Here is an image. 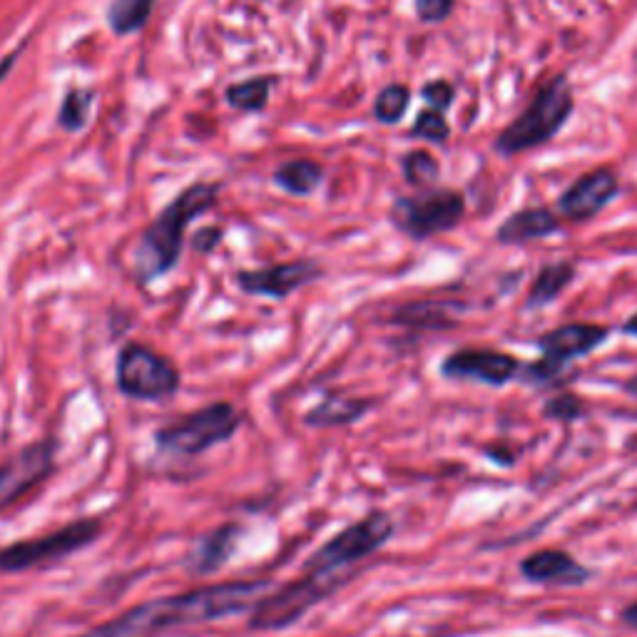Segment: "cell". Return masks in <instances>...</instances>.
Segmentation results:
<instances>
[{
    "mask_svg": "<svg viewBox=\"0 0 637 637\" xmlns=\"http://www.w3.org/2000/svg\"><path fill=\"white\" fill-rule=\"evenodd\" d=\"M543 414H545V419H555V421H563V424H568V421L580 419V416L585 414V404L578 399V396L560 394L545 404Z\"/></svg>",
    "mask_w": 637,
    "mask_h": 637,
    "instance_id": "obj_27",
    "label": "cell"
},
{
    "mask_svg": "<svg viewBox=\"0 0 637 637\" xmlns=\"http://www.w3.org/2000/svg\"><path fill=\"white\" fill-rule=\"evenodd\" d=\"M115 384L125 399L162 404L175 399L182 386V374L170 356L140 341H127L117 351Z\"/></svg>",
    "mask_w": 637,
    "mask_h": 637,
    "instance_id": "obj_5",
    "label": "cell"
},
{
    "mask_svg": "<svg viewBox=\"0 0 637 637\" xmlns=\"http://www.w3.org/2000/svg\"><path fill=\"white\" fill-rule=\"evenodd\" d=\"M242 526L239 523H222L214 531L202 535L200 543L192 548V553L187 555L185 570L190 575H214L217 570H222L224 563H229L234 553H237V545L242 540Z\"/></svg>",
    "mask_w": 637,
    "mask_h": 637,
    "instance_id": "obj_15",
    "label": "cell"
},
{
    "mask_svg": "<svg viewBox=\"0 0 637 637\" xmlns=\"http://www.w3.org/2000/svg\"><path fill=\"white\" fill-rule=\"evenodd\" d=\"M411 103V90L406 85H386L379 95H376V103H374V117L384 125H394L399 122L401 117L406 115Z\"/></svg>",
    "mask_w": 637,
    "mask_h": 637,
    "instance_id": "obj_24",
    "label": "cell"
},
{
    "mask_svg": "<svg viewBox=\"0 0 637 637\" xmlns=\"http://www.w3.org/2000/svg\"><path fill=\"white\" fill-rule=\"evenodd\" d=\"M573 112V93L563 75L548 80L535 93L531 105L496 137V150L501 155H518L545 145Z\"/></svg>",
    "mask_w": 637,
    "mask_h": 637,
    "instance_id": "obj_6",
    "label": "cell"
},
{
    "mask_svg": "<svg viewBox=\"0 0 637 637\" xmlns=\"http://www.w3.org/2000/svg\"><path fill=\"white\" fill-rule=\"evenodd\" d=\"M466 214V200L456 190H428L414 197H399L391 205L389 219L411 239H428L448 232Z\"/></svg>",
    "mask_w": 637,
    "mask_h": 637,
    "instance_id": "obj_9",
    "label": "cell"
},
{
    "mask_svg": "<svg viewBox=\"0 0 637 637\" xmlns=\"http://www.w3.org/2000/svg\"><path fill=\"white\" fill-rule=\"evenodd\" d=\"M618 177L610 170H593L563 192L558 210L570 219H590L610 205L618 195Z\"/></svg>",
    "mask_w": 637,
    "mask_h": 637,
    "instance_id": "obj_13",
    "label": "cell"
},
{
    "mask_svg": "<svg viewBox=\"0 0 637 637\" xmlns=\"http://www.w3.org/2000/svg\"><path fill=\"white\" fill-rule=\"evenodd\" d=\"M244 416L232 401H212L195 414H185L155 431V446L170 456H202L237 436Z\"/></svg>",
    "mask_w": 637,
    "mask_h": 637,
    "instance_id": "obj_4",
    "label": "cell"
},
{
    "mask_svg": "<svg viewBox=\"0 0 637 637\" xmlns=\"http://www.w3.org/2000/svg\"><path fill=\"white\" fill-rule=\"evenodd\" d=\"M324 277V267L317 259H292V262L269 264L262 269H242L234 274V282L249 297H264L282 302L299 289L319 282Z\"/></svg>",
    "mask_w": 637,
    "mask_h": 637,
    "instance_id": "obj_11",
    "label": "cell"
},
{
    "mask_svg": "<svg viewBox=\"0 0 637 637\" xmlns=\"http://www.w3.org/2000/svg\"><path fill=\"white\" fill-rule=\"evenodd\" d=\"M521 575L538 585H580L590 578V570L565 550L545 548L523 560Z\"/></svg>",
    "mask_w": 637,
    "mask_h": 637,
    "instance_id": "obj_14",
    "label": "cell"
},
{
    "mask_svg": "<svg viewBox=\"0 0 637 637\" xmlns=\"http://www.w3.org/2000/svg\"><path fill=\"white\" fill-rule=\"evenodd\" d=\"M374 406V399L366 396H346V394H326L314 409L304 414V424L309 428H339L351 426L364 419Z\"/></svg>",
    "mask_w": 637,
    "mask_h": 637,
    "instance_id": "obj_17",
    "label": "cell"
},
{
    "mask_svg": "<svg viewBox=\"0 0 637 637\" xmlns=\"http://www.w3.org/2000/svg\"><path fill=\"white\" fill-rule=\"evenodd\" d=\"M272 580H227L177 595H162L75 637H167L177 630L249 613Z\"/></svg>",
    "mask_w": 637,
    "mask_h": 637,
    "instance_id": "obj_1",
    "label": "cell"
},
{
    "mask_svg": "<svg viewBox=\"0 0 637 637\" xmlns=\"http://www.w3.org/2000/svg\"><path fill=\"white\" fill-rule=\"evenodd\" d=\"M18 53H20V50H15L13 55H5L3 63H0V80H3V78H5V73H8V70L13 68V65H15V58H18Z\"/></svg>",
    "mask_w": 637,
    "mask_h": 637,
    "instance_id": "obj_33",
    "label": "cell"
},
{
    "mask_svg": "<svg viewBox=\"0 0 637 637\" xmlns=\"http://www.w3.org/2000/svg\"><path fill=\"white\" fill-rule=\"evenodd\" d=\"M58 448V438L45 436L0 463V513L18 506L25 496L53 476L58 468Z\"/></svg>",
    "mask_w": 637,
    "mask_h": 637,
    "instance_id": "obj_10",
    "label": "cell"
},
{
    "mask_svg": "<svg viewBox=\"0 0 637 637\" xmlns=\"http://www.w3.org/2000/svg\"><path fill=\"white\" fill-rule=\"evenodd\" d=\"M518 369L521 366L511 354L483 349H461L446 356L441 364V374L446 379H471L478 384L493 386V389L516 379Z\"/></svg>",
    "mask_w": 637,
    "mask_h": 637,
    "instance_id": "obj_12",
    "label": "cell"
},
{
    "mask_svg": "<svg viewBox=\"0 0 637 637\" xmlns=\"http://www.w3.org/2000/svg\"><path fill=\"white\" fill-rule=\"evenodd\" d=\"M414 132L416 137H424V140L428 142H446V137L451 135V127H448V122L443 120L441 110H424L419 112V117H416L414 122Z\"/></svg>",
    "mask_w": 637,
    "mask_h": 637,
    "instance_id": "obj_26",
    "label": "cell"
},
{
    "mask_svg": "<svg viewBox=\"0 0 637 637\" xmlns=\"http://www.w3.org/2000/svg\"><path fill=\"white\" fill-rule=\"evenodd\" d=\"M453 0H416V15L424 23H441L451 15Z\"/></svg>",
    "mask_w": 637,
    "mask_h": 637,
    "instance_id": "obj_30",
    "label": "cell"
},
{
    "mask_svg": "<svg viewBox=\"0 0 637 637\" xmlns=\"http://www.w3.org/2000/svg\"><path fill=\"white\" fill-rule=\"evenodd\" d=\"M560 222L553 212L545 207H531V210H521L506 219L498 227L496 239L501 244H526L533 239H543L548 234L558 232Z\"/></svg>",
    "mask_w": 637,
    "mask_h": 637,
    "instance_id": "obj_18",
    "label": "cell"
},
{
    "mask_svg": "<svg viewBox=\"0 0 637 637\" xmlns=\"http://www.w3.org/2000/svg\"><path fill=\"white\" fill-rule=\"evenodd\" d=\"M573 279H575V267L570 262L545 264V267L538 272V277L533 279L531 292H528V299H526V307L543 309L545 304L558 299Z\"/></svg>",
    "mask_w": 637,
    "mask_h": 637,
    "instance_id": "obj_20",
    "label": "cell"
},
{
    "mask_svg": "<svg viewBox=\"0 0 637 637\" xmlns=\"http://www.w3.org/2000/svg\"><path fill=\"white\" fill-rule=\"evenodd\" d=\"M324 182V167L319 162L299 157V160H289L274 170V185L282 187L284 192L294 197H309L319 190Z\"/></svg>",
    "mask_w": 637,
    "mask_h": 637,
    "instance_id": "obj_19",
    "label": "cell"
},
{
    "mask_svg": "<svg viewBox=\"0 0 637 637\" xmlns=\"http://www.w3.org/2000/svg\"><path fill=\"white\" fill-rule=\"evenodd\" d=\"M95 105L93 88H70L63 95V103L58 110V127L65 132H83L90 122V112Z\"/></svg>",
    "mask_w": 637,
    "mask_h": 637,
    "instance_id": "obj_23",
    "label": "cell"
},
{
    "mask_svg": "<svg viewBox=\"0 0 637 637\" xmlns=\"http://www.w3.org/2000/svg\"><path fill=\"white\" fill-rule=\"evenodd\" d=\"M421 95H424V100L433 110H446V107L453 103L456 88H453L451 83H446V80H433V83L424 85Z\"/></svg>",
    "mask_w": 637,
    "mask_h": 637,
    "instance_id": "obj_28",
    "label": "cell"
},
{
    "mask_svg": "<svg viewBox=\"0 0 637 637\" xmlns=\"http://www.w3.org/2000/svg\"><path fill=\"white\" fill-rule=\"evenodd\" d=\"M401 170H404V177L409 185L414 187H428L438 180V167L436 157L426 150H411L409 155H404L401 160Z\"/></svg>",
    "mask_w": 637,
    "mask_h": 637,
    "instance_id": "obj_25",
    "label": "cell"
},
{
    "mask_svg": "<svg viewBox=\"0 0 637 637\" xmlns=\"http://www.w3.org/2000/svg\"><path fill=\"white\" fill-rule=\"evenodd\" d=\"M155 10V0H112L107 5V25L115 35L140 33Z\"/></svg>",
    "mask_w": 637,
    "mask_h": 637,
    "instance_id": "obj_21",
    "label": "cell"
},
{
    "mask_svg": "<svg viewBox=\"0 0 637 637\" xmlns=\"http://www.w3.org/2000/svg\"><path fill=\"white\" fill-rule=\"evenodd\" d=\"M394 518L386 511H371L351 526L341 528L307 558L304 570L317 573H359V563L394 538Z\"/></svg>",
    "mask_w": 637,
    "mask_h": 637,
    "instance_id": "obj_8",
    "label": "cell"
},
{
    "mask_svg": "<svg viewBox=\"0 0 637 637\" xmlns=\"http://www.w3.org/2000/svg\"><path fill=\"white\" fill-rule=\"evenodd\" d=\"M103 531V518L85 516L65 523L53 533L15 540L0 548V573H28V570L48 568L93 545Z\"/></svg>",
    "mask_w": 637,
    "mask_h": 637,
    "instance_id": "obj_7",
    "label": "cell"
},
{
    "mask_svg": "<svg viewBox=\"0 0 637 637\" xmlns=\"http://www.w3.org/2000/svg\"><path fill=\"white\" fill-rule=\"evenodd\" d=\"M222 237H224L222 227H205L200 229V232L192 234V249L200 254H210L217 249V244L222 242Z\"/></svg>",
    "mask_w": 637,
    "mask_h": 637,
    "instance_id": "obj_31",
    "label": "cell"
},
{
    "mask_svg": "<svg viewBox=\"0 0 637 637\" xmlns=\"http://www.w3.org/2000/svg\"><path fill=\"white\" fill-rule=\"evenodd\" d=\"M565 371V364L563 361L553 359V356H545L540 361H533V364H528L526 369V379L528 381H550V379H558L560 374Z\"/></svg>",
    "mask_w": 637,
    "mask_h": 637,
    "instance_id": "obj_29",
    "label": "cell"
},
{
    "mask_svg": "<svg viewBox=\"0 0 637 637\" xmlns=\"http://www.w3.org/2000/svg\"><path fill=\"white\" fill-rule=\"evenodd\" d=\"M620 618H623L625 625H630V628L637 630V603H630L628 608L623 610V615H620Z\"/></svg>",
    "mask_w": 637,
    "mask_h": 637,
    "instance_id": "obj_32",
    "label": "cell"
},
{
    "mask_svg": "<svg viewBox=\"0 0 637 637\" xmlns=\"http://www.w3.org/2000/svg\"><path fill=\"white\" fill-rule=\"evenodd\" d=\"M356 573H317L304 570L302 578L282 585V588L264 593L249 610L247 630L252 633H282L294 628L319 603L339 593Z\"/></svg>",
    "mask_w": 637,
    "mask_h": 637,
    "instance_id": "obj_3",
    "label": "cell"
},
{
    "mask_svg": "<svg viewBox=\"0 0 637 637\" xmlns=\"http://www.w3.org/2000/svg\"><path fill=\"white\" fill-rule=\"evenodd\" d=\"M219 190V182H195L157 214L155 222L147 224L132 252V274L137 282L150 284L177 267L185 249V229L217 205Z\"/></svg>",
    "mask_w": 637,
    "mask_h": 637,
    "instance_id": "obj_2",
    "label": "cell"
},
{
    "mask_svg": "<svg viewBox=\"0 0 637 637\" xmlns=\"http://www.w3.org/2000/svg\"><path fill=\"white\" fill-rule=\"evenodd\" d=\"M623 331H625V334H630V336H637V314H633V317L625 321Z\"/></svg>",
    "mask_w": 637,
    "mask_h": 637,
    "instance_id": "obj_34",
    "label": "cell"
},
{
    "mask_svg": "<svg viewBox=\"0 0 637 637\" xmlns=\"http://www.w3.org/2000/svg\"><path fill=\"white\" fill-rule=\"evenodd\" d=\"M608 339V329L598 324H565L558 329L548 331L545 336H540L538 346L543 349L545 356H553V359L568 361L578 359V356L590 354L595 346H600Z\"/></svg>",
    "mask_w": 637,
    "mask_h": 637,
    "instance_id": "obj_16",
    "label": "cell"
},
{
    "mask_svg": "<svg viewBox=\"0 0 637 637\" xmlns=\"http://www.w3.org/2000/svg\"><path fill=\"white\" fill-rule=\"evenodd\" d=\"M274 88V78L267 75H259V78L242 80V83H234L224 90V100L229 107L242 112H259L264 110L269 103V93Z\"/></svg>",
    "mask_w": 637,
    "mask_h": 637,
    "instance_id": "obj_22",
    "label": "cell"
}]
</instances>
